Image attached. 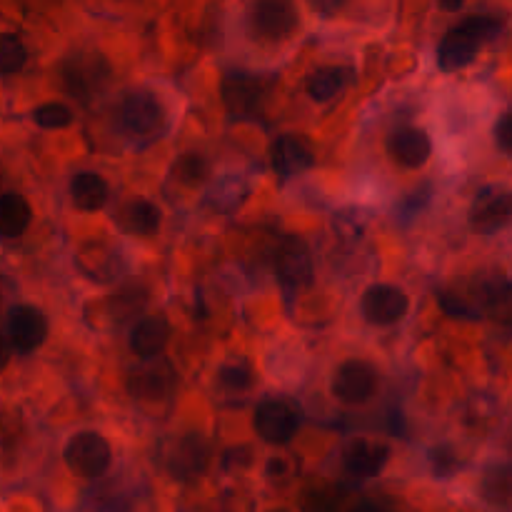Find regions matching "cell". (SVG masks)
Segmentation results:
<instances>
[{
    "mask_svg": "<svg viewBox=\"0 0 512 512\" xmlns=\"http://www.w3.org/2000/svg\"><path fill=\"white\" fill-rule=\"evenodd\" d=\"M503 30V23L495 15H470L463 23L450 28L438 45V65L443 73L463 70L478 58L480 50L495 40Z\"/></svg>",
    "mask_w": 512,
    "mask_h": 512,
    "instance_id": "cell-1",
    "label": "cell"
},
{
    "mask_svg": "<svg viewBox=\"0 0 512 512\" xmlns=\"http://www.w3.org/2000/svg\"><path fill=\"white\" fill-rule=\"evenodd\" d=\"M510 285L505 275L495 278H480L465 283L463 288H450L440 295V305L453 318H480V315L495 313L498 308H508Z\"/></svg>",
    "mask_w": 512,
    "mask_h": 512,
    "instance_id": "cell-2",
    "label": "cell"
},
{
    "mask_svg": "<svg viewBox=\"0 0 512 512\" xmlns=\"http://www.w3.org/2000/svg\"><path fill=\"white\" fill-rule=\"evenodd\" d=\"M60 75H63L65 90L85 103L105 88L110 78V63L95 50H75L65 58Z\"/></svg>",
    "mask_w": 512,
    "mask_h": 512,
    "instance_id": "cell-3",
    "label": "cell"
},
{
    "mask_svg": "<svg viewBox=\"0 0 512 512\" xmlns=\"http://www.w3.org/2000/svg\"><path fill=\"white\" fill-rule=\"evenodd\" d=\"M300 25V10L295 0H250L248 28L255 38L278 40L290 38Z\"/></svg>",
    "mask_w": 512,
    "mask_h": 512,
    "instance_id": "cell-4",
    "label": "cell"
},
{
    "mask_svg": "<svg viewBox=\"0 0 512 512\" xmlns=\"http://www.w3.org/2000/svg\"><path fill=\"white\" fill-rule=\"evenodd\" d=\"M110 445L95 430H83V433H75L73 438L65 443L63 460L68 465L70 473H75L83 480H95L110 468Z\"/></svg>",
    "mask_w": 512,
    "mask_h": 512,
    "instance_id": "cell-5",
    "label": "cell"
},
{
    "mask_svg": "<svg viewBox=\"0 0 512 512\" xmlns=\"http://www.w3.org/2000/svg\"><path fill=\"white\" fill-rule=\"evenodd\" d=\"M223 105L233 120H253L265 100V80L248 70H228L220 83Z\"/></svg>",
    "mask_w": 512,
    "mask_h": 512,
    "instance_id": "cell-6",
    "label": "cell"
},
{
    "mask_svg": "<svg viewBox=\"0 0 512 512\" xmlns=\"http://www.w3.org/2000/svg\"><path fill=\"white\" fill-rule=\"evenodd\" d=\"M128 393L138 403L158 405L175 393V368L165 358L140 360L128 375Z\"/></svg>",
    "mask_w": 512,
    "mask_h": 512,
    "instance_id": "cell-7",
    "label": "cell"
},
{
    "mask_svg": "<svg viewBox=\"0 0 512 512\" xmlns=\"http://www.w3.org/2000/svg\"><path fill=\"white\" fill-rule=\"evenodd\" d=\"M298 405L283 398H268L258 403L253 418V428L258 438L268 445H288L298 435L300 428Z\"/></svg>",
    "mask_w": 512,
    "mask_h": 512,
    "instance_id": "cell-8",
    "label": "cell"
},
{
    "mask_svg": "<svg viewBox=\"0 0 512 512\" xmlns=\"http://www.w3.org/2000/svg\"><path fill=\"white\" fill-rule=\"evenodd\" d=\"M512 218V195L503 185H488L473 198L468 225L478 235H495L508 228Z\"/></svg>",
    "mask_w": 512,
    "mask_h": 512,
    "instance_id": "cell-9",
    "label": "cell"
},
{
    "mask_svg": "<svg viewBox=\"0 0 512 512\" xmlns=\"http://www.w3.org/2000/svg\"><path fill=\"white\" fill-rule=\"evenodd\" d=\"M378 390V370L365 360H345L333 375L330 393L343 405H365Z\"/></svg>",
    "mask_w": 512,
    "mask_h": 512,
    "instance_id": "cell-10",
    "label": "cell"
},
{
    "mask_svg": "<svg viewBox=\"0 0 512 512\" xmlns=\"http://www.w3.org/2000/svg\"><path fill=\"white\" fill-rule=\"evenodd\" d=\"M275 275L288 295L303 293L313 285V258L303 240L285 238L275 250Z\"/></svg>",
    "mask_w": 512,
    "mask_h": 512,
    "instance_id": "cell-11",
    "label": "cell"
},
{
    "mask_svg": "<svg viewBox=\"0 0 512 512\" xmlns=\"http://www.w3.org/2000/svg\"><path fill=\"white\" fill-rule=\"evenodd\" d=\"M410 308L408 295L388 283H375L360 298V313L370 325H395L405 318Z\"/></svg>",
    "mask_w": 512,
    "mask_h": 512,
    "instance_id": "cell-12",
    "label": "cell"
},
{
    "mask_svg": "<svg viewBox=\"0 0 512 512\" xmlns=\"http://www.w3.org/2000/svg\"><path fill=\"white\" fill-rule=\"evenodd\" d=\"M120 123L133 135H155L165 123L160 100L148 90H133L120 103Z\"/></svg>",
    "mask_w": 512,
    "mask_h": 512,
    "instance_id": "cell-13",
    "label": "cell"
},
{
    "mask_svg": "<svg viewBox=\"0 0 512 512\" xmlns=\"http://www.w3.org/2000/svg\"><path fill=\"white\" fill-rule=\"evenodd\" d=\"M210 463V443L198 433H185L168 445L165 465L178 480H190L203 473Z\"/></svg>",
    "mask_w": 512,
    "mask_h": 512,
    "instance_id": "cell-14",
    "label": "cell"
},
{
    "mask_svg": "<svg viewBox=\"0 0 512 512\" xmlns=\"http://www.w3.org/2000/svg\"><path fill=\"white\" fill-rule=\"evenodd\" d=\"M48 338V320L33 305H15L8 313V345L18 353H33Z\"/></svg>",
    "mask_w": 512,
    "mask_h": 512,
    "instance_id": "cell-15",
    "label": "cell"
},
{
    "mask_svg": "<svg viewBox=\"0 0 512 512\" xmlns=\"http://www.w3.org/2000/svg\"><path fill=\"white\" fill-rule=\"evenodd\" d=\"M390 460V448L380 440H368L358 438L353 443L345 445L343 453V468L345 473L353 475L358 480L375 478V475L383 473V468Z\"/></svg>",
    "mask_w": 512,
    "mask_h": 512,
    "instance_id": "cell-16",
    "label": "cell"
},
{
    "mask_svg": "<svg viewBox=\"0 0 512 512\" xmlns=\"http://www.w3.org/2000/svg\"><path fill=\"white\" fill-rule=\"evenodd\" d=\"M270 165L280 178H298L313 168L315 155L298 135H280L270 145Z\"/></svg>",
    "mask_w": 512,
    "mask_h": 512,
    "instance_id": "cell-17",
    "label": "cell"
},
{
    "mask_svg": "<svg viewBox=\"0 0 512 512\" xmlns=\"http://www.w3.org/2000/svg\"><path fill=\"white\" fill-rule=\"evenodd\" d=\"M388 155L400 168L418 170L433 155V140L420 128H400L388 135Z\"/></svg>",
    "mask_w": 512,
    "mask_h": 512,
    "instance_id": "cell-18",
    "label": "cell"
},
{
    "mask_svg": "<svg viewBox=\"0 0 512 512\" xmlns=\"http://www.w3.org/2000/svg\"><path fill=\"white\" fill-rule=\"evenodd\" d=\"M170 340V323L160 315H150V318L138 320L130 330V350H133L135 358L150 360L160 358L163 350L168 348Z\"/></svg>",
    "mask_w": 512,
    "mask_h": 512,
    "instance_id": "cell-19",
    "label": "cell"
},
{
    "mask_svg": "<svg viewBox=\"0 0 512 512\" xmlns=\"http://www.w3.org/2000/svg\"><path fill=\"white\" fill-rule=\"evenodd\" d=\"M78 270L88 280L95 283H108V280H118L125 273V263L120 258L118 250L108 248V245H85L75 258Z\"/></svg>",
    "mask_w": 512,
    "mask_h": 512,
    "instance_id": "cell-20",
    "label": "cell"
},
{
    "mask_svg": "<svg viewBox=\"0 0 512 512\" xmlns=\"http://www.w3.org/2000/svg\"><path fill=\"white\" fill-rule=\"evenodd\" d=\"M115 223L123 233L138 235V238H150L160 230L163 223V213L155 203L145 198H133L128 203H123V208L115 215Z\"/></svg>",
    "mask_w": 512,
    "mask_h": 512,
    "instance_id": "cell-21",
    "label": "cell"
},
{
    "mask_svg": "<svg viewBox=\"0 0 512 512\" xmlns=\"http://www.w3.org/2000/svg\"><path fill=\"white\" fill-rule=\"evenodd\" d=\"M108 198L110 188L105 178H100L98 173L85 170V173L73 175V180H70V200L83 213H98V210L108 205Z\"/></svg>",
    "mask_w": 512,
    "mask_h": 512,
    "instance_id": "cell-22",
    "label": "cell"
},
{
    "mask_svg": "<svg viewBox=\"0 0 512 512\" xmlns=\"http://www.w3.org/2000/svg\"><path fill=\"white\" fill-rule=\"evenodd\" d=\"M355 73L348 65H325V68H318L315 73L308 75V83H305V90L313 100L318 103H328L335 95L343 93L350 83H353Z\"/></svg>",
    "mask_w": 512,
    "mask_h": 512,
    "instance_id": "cell-23",
    "label": "cell"
},
{
    "mask_svg": "<svg viewBox=\"0 0 512 512\" xmlns=\"http://www.w3.org/2000/svg\"><path fill=\"white\" fill-rule=\"evenodd\" d=\"M30 220H33V210H30L28 200L18 193L0 195V238L13 240L28 230Z\"/></svg>",
    "mask_w": 512,
    "mask_h": 512,
    "instance_id": "cell-24",
    "label": "cell"
},
{
    "mask_svg": "<svg viewBox=\"0 0 512 512\" xmlns=\"http://www.w3.org/2000/svg\"><path fill=\"white\" fill-rule=\"evenodd\" d=\"M250 185L245 183L240 175H223L220 180H215L213 188L208 190V203L213 205V210L218 213H235L240 205L248 200Z\"/></svg>",
    "mask_w": 512,
    "mask_h": 512,
    "instance_id": "cell-25",
    "label": "cell"
},
{
    "mask_svg": "<svg viewBox=\"0 0 512 512\" xmlns=\"http://www.w3.org/2000/svg\"><path fill=\"white\" fill-rule=\"evenodd\" d=\"M483 495L490 505L505 508L510 500V470L508 465H493L488 468L483 480Z\"/></svg>",
    "mask_w": 512,
    "mask_h": 512,
    "instance_id": "cell-26",
    "label": "cell"
},
{
    "mask_svg": "<svg viewBox=\"0 0 512 512\" xmlns=\"http://www.w3.org/2000/svg\"><path fill=\"white\" fill-rule=\"evenodd\" d=\"M28 60L23 40L15 33H0V75H13L23 70Z\"/></svg>",
    "mask_w": 512,
    "mask_h": 512,
    "instance_id": "cell-27",
    "label": "cell"
},
{
    "mask_svg": "<svg viewBox=\"0 0 512 512\" xmlns=\"http://www.w3.org/2000/svg\"><path fill=\"white\" fill-rule=\"evenodd\" d=\"M33 120L45 130H60L73 123V110L65 103H45L33 110Z\"/></svg>",
    "mask_w": 512,
    "mask_h": 512,
    "instance_id": "cell-28",
    "label": "cell"
},
{
    "mask_svg": "<svg viewBox=\"0 0 512 512\" xmlns=\"http://www.w3.org/2000/svg\"><path fill=\"white\" fill-rule=\"evenodd\" d=\"M173 178L183 185H200L208 178V160L203 155H183L175 163Z\"/></svg>",
    "mask_w": 512,
    "mask_h": 512,
    "instance_id": "cell-29",
    "label": "cell"
},
{
    "mask_svg": "<svg viewBox=\"0 0 512 512\" xmlns=\"http://www.w3.org/2000/svg\"><path fill=\"white\" fill-rule=\"evenodd\" d=\"M253 370L248 363H228L220 368V383L223 388L233 390V393H243L253 385Z\"/></svg>",
    "mask_w": 512,
    "mask_h": 512,
    "instance_id": "cell-30",
    "label": "cell"
},
{
    "mask_svg": "<svg viewBox=\"0 0 512 512\" xmlns=\"http://www.w3.org/2000/svg\"><path fill=\"white\" fill-rule=\"evenodd\" d=\"M340 500L335 498L333 490H308L300 498V510L303 512H338Z\"/></svg>",
    "mask_w": 512,
    "mask_h": 512,
    "instance_id": "cell-31",
    "label": "cell"
},
{
    "mask_svg": "<svg viewBox=\"0 0 512 512\" xmlns=\"http://www.w3.org/2000/svg\"><path fill=\"white\" fill-rule=\"evenodd\" d=\"M295 473H298V460H293L290 455L270 458L268 468H265V475H268L270 483H278V485L295 480Z\"/></svg>",
    "mask_w": 512,
    "mask_h": 512,
    "instance_id": "cell-32",
    "label": "cell"
},
{
    "mask_svg": "<svg viewBox=\"0 0 512 512\" xmlns=\"http://www.w3.org/2000/svg\"><path fill=\"white\" fill-rule=\"evenodd\" d=\"M253 463V450L248 445H238V448L225 450L223 455V468L225 470H243Z\"/></svg>",
    "mask_w": 512,
    "mask_h": 512,
    "instance_id": "cell-33",
    "label": "cell"
},
{
    "mask_svg": "<svg viewBox=\"0 0 512 512\" xmlns=\"http://www.w3.org/2000/svg\"><path fill=\"white\" fill-rule=\"evenodd\" d=\"M430 463H433L435 473L440 475V478H445V475H450L455 470V453L450 448H440L435 450V453H430Z\"/></svg>",
    "mask_w": 512,
    "mask_h": 512,
    "instance_id": "cell-34",
    "label": "cell"
},
{
    "mask_svg": "<svg viewBox=\"0 0 512 512\" xmlns=\"http://www.w3.org/2000/svg\"><path fill=\"white\" fill-rule=\"evenodd\" d=\"M495 140H498V145L503 153H510V148H512L510 145L512 143V115L510 113L500 115L498 125H495Z\"/></svg>",
    "mask_w": 512,
    "mask_h": 512,
    "instance_id": "cell-35",
    "label": "cell"
},
{
    "mask_svg": "<svg viewBox=\"0 0 512 512\" xmlns=\"http://www.w3.org/2000/svg\"><path fill=\"white\" fill-rule=\"evenodd\" d=\"M308 5L315 13L323 15V18H333V15H338L343 10L345 0H308Z\"/></svg>",
    "mask_w": 512,
    "mask_h": 512,
    "instance_id": "cell-36",
    "label": "cell"
},
{
    "mask_svg": "<svg viewBox=\"0 0 512 512\" xmlns=\"http://www.w3.org/2000/svg\"><path fill=\"white\" fill-rule=\"evenodd\" d=\"M348 512H385L383 508H380L378 503H373V500H363V503L353 505Z\"/></svg>",
    "mask_w": 512,
    "mask_h": 512,
    "instance_id": "cell-37",
    "label": "cell"
},
{
    "mask_svg": "<svg viewBox=\"0 0 512 512\" xmlns=\"http://www.w3.org/2000/svg\"><path fill=\"white\" fill-rule=\"evenodd\" d=\"M8 360H10V345H8V340H5L3 335H0V370H3L5 365H8Z\"/></svg>",
    "mask_w": 512,
    "mask_h": 512,
    "instance_id": "cell-38",
    "label": "cell"
},
{
    "mask_svg": "<svg viewBox=\"0 0 512 512\" xmlns=\"http://www.w3.org/2000/svg\"><path fill=\"white\" fill-rule=\"evenodd\" d=\"M438 3H440V8L448 10V13H455V10L463 8L465 0H438Z\"/></svg>",
    "mask_w": 512,
    "mask_h": 512,
    "instance_id": "cell-39",
    "label": "cell"
},
{
    "mask_svg": "<svg viewBox=\"0 0 512 512\" xmlns=\"http://www.w3.org/2000/svg\"><path fill=\"white\" fill-rule=\"evenodd\" d=\"M275 512H288V510H275Z\"/></svg>",
    "mask_w": 512,
    "mask_h": 512,
    "instance_id": "cell-40",
    "label": "cell"
}]
</instances>
